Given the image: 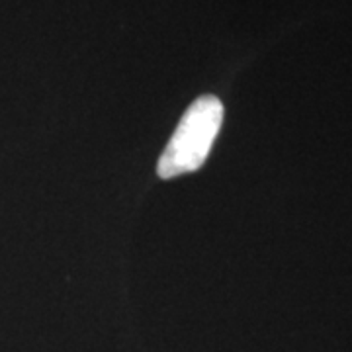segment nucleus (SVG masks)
Segmentation results:
<instances>
[{
  "label": "nucleus",
  "mask_w": 352,
  "mask_h": 352,
  "mask_svg": "<svg viewBox=\"0 0 352 352\" xmlns=\"http://www.w3.org/2000/svg\"><path fill=\"white\" fill-rule=\"evenodd\" d=\"M223 124V104L214 94H204L180 118L157 164L161 178L196 173L206 163Z\"/></svg>",
  "instance_id": "f257e3e1"
}]
</instances>
